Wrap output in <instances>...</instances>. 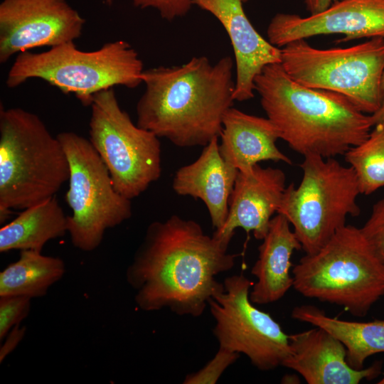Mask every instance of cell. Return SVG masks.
Segmentation results:
<instances>
[{
  "label": "cell",
  "instance_id": "1",
  "mask_svg": "<svg viewBox=\"0 0 384 384\" xmlns=\"http://www.w3.org/2000/svg\"><path fill=\"white\" fill-rule=\"evenodd\" d=\"M229 244L177 215L152 222L126 273L139 308L201 316L224 290L216 277L234 267L237 255L228 252Z\"/></svg>",
  "mask_w": 384,
  "mask_h": 384
},
{
  "label": "cell",
  "instance_id": "2",
  "mask_svg": "<svg viewBox=\"0 0 384 384\" xmlns=\"http://www.w3.org/2000/svg\"><path fill=\"white\" fill-rule=\"evenodd\" d=\"M234 60L213 64L206 56L144 70L145 90L137 104V124L178 147L205 146L219 138L233 106Z\"/></svg>",
  "mask_w": 384,
  "mask_h": 384
},
{
  "label": "cell",
  "instance_id": "3",
  "mask_svg": "<svg viewBox=\"0 0 384 384\" xmlns=\"http://www.w3.org/2000/svg\"><path fill=\"white\" fill-rule=\"evenodd\" d=\"M254 86L279 139L303 156L344 155L363 142L373 127L371 114L348 98L297 82L280 63L265 66L255 78Z\"/></svg>",
  "mask_w": 384,
  "mask_h": 384
},
{
  "label": "cell",
  "instance_id": "4",
  "mask_svg": "<svg viewBox=\"0 0 384 384\" xmlns=\"http://www.w3.org/2000/svg\"><path fill=\"white\" fill-rule=\"evenodd\" d=\"M64 149L41 118L19 107L0 110V215L55 196L68 181Z\"/></svg>",
  "mask_w": 384,
  "mask_h": 384
},
{
  "label": "cell",
  "instance_id": "5",
  "mask_svg": "<svg viewBox=\"0 0 384 384\" xmlns=\"http://www.w3.org/2000/svg\"><path fill=\"white\" fill-rule=\"evenodd\" d=\"M293 287L305 297L366 316L384 295V266L360 228L346 225L292 267Z\"/></svg>",
  "mask_w": 384,
  "mask_h": 384
},
{
  "label": "cell",
  "instance_id": "6",
  "mask_svg": "<svg viewBox=\"0 0 384 384\" xmlns=\"http://www.w3.org/2000/svg\"><path fill=\"white\" fill-rule=\"evenodd\" d=\"M143 71L139 53L125 41L107 42L92 51L80 50L71 41L44 52L18 53L6 84L14 88L29 79H41L90 106L94 95L102 90L117 85L137 87L143 82Z\"/></svg>",
  "mask_w": 384,
  "mask_h": 384
},
{
  "label": "cell",
  "instance_id": "7",
  "mask_svg": "<svg viewBox=\"0 0 384 384\" xmlns=\"http://www.w3.org/2000/svg\"><path fill=\"white\" fill-rule=\"evenodd\" d=\"M300 183L287 186L277 213L289 222L306 254L324 246L344 227L348 215L358 216L360 193L353 169L335 157L304 156Z\"/></svg>",
  "mask_w": 384,
  "mask_h": 384
},
{
  "label": "cell",
  "instance_id": "8",
  "mask_svg": "<svg viewBox=\"0 0 384 384\" xmlns=\"http://www.w3.org/2000/svg\"><path fill=\"white\" fill-rule=\"evenodd\" d=\"M281 51L280 64L297 82L343 95L368 114L381 107L384 38L327 49L314 48L306 39H299L285 45Z\"/></svg>",
  "mask_w": 384,
  "mask_h": 384
},
{
  "label": "cell",
  "instance_id": "9",
  "mask_svg": "<svg viewBox=\"0 0 384 384\" xmlns=\"http://www.w3.org/2000/svg\"><path fill=\"white\" fill-rule=\"evenodd\" d=\"M70 169L69 188L65 199L72 210L68 233L73 245L92 251L105 231L120 225L132 215L131 200L114 188L109 171L87 139L73 132L59 133Z\"/></svg>",
  "mask_w": 384,
  "mask_h": 384
},
{
  "label": "cell",
  "instance_id": "10",
  "mask_svg": "<svg viewBox=\"0 0 384 384\" xmlns=\"http://www.w3.org/2000/svg\"><path fill=\"white\" fill-rule=\"evenodd\" d=\"M90 107L89 139L115 189L129 200L138 197L161 176L159 138L132 122L113 87L95 94Z\"/></svg>",
  "mask_w": 384,
  "mask_h": 384
},
{
  "label": "cell",
  "instance_id": "11",
  "mask_svg": "<svg viewBox=\"0 0 384 384\" xmlns=\"http://www.w3.org/2000/svg\"><path fill=\"white\" fill-rule=\"evenodd\" d=\"M224 290L208 302L219 348L245 355L262 371L282 366L289 353V335L250 299L253 282L243 274L223 281Z\"/></svg>",
  "mask_w": 384,
  "mask_h": 384
},
{
  "label": "cell",
  "instance_id": "12",
  "mask_svg": "<svg viewBox=\"0 0 384 384\" xmlns=\"http://www.w3.org/2000/svg\"><path fill=\"white\" fill-rule=\"evenodd\" d=\"M85 19L67 0H3L0 4V63L37 47L80 38Z\"/></svg>",
  "mask_w": 384,
  "mask_h": 384
},
{
  "label": "cell",
  "instance_id": "13",
  "mask_svg": "<svg viewBox=\"0 0 384 384\" xmlns=\"http://www.w3.org/2000/svg\"><path fill=\"white\" fill-rule=\"evenodd\" d=\"M343 34L338 42L384 38V0H339L306 17L278 13L267 29L268 41L277 48L319 35Z\"/></svg>",
  "mask_w": 384,
  "mask_h": 384
},
{
  "label": "cell",
  "instance_id": "14",
  "mask_svg": "<svg viewBox=\"0 0 384 384\" xmlns=\"http://www.w3.org/2000/svg\"><path fill=\"white\" fill-rule=\"evenodd\" d=\"M286 188V176L280 169L257 164L247 171H238L228 217L213 235L230 243L235 229L242 228L262 240L274 214L277 213Z\"/></svg>",
  "mask_w": 384,
  "mask_h": 384
},
{
  "label": "cell",
  "instance_id": "15",
  "mask_svg": "<svg viewBox=\"0 0 384 384\" xmlns=\"http://www.w3.org/2000/svg\"><path fill=\"white\" fill-rule=\"evenodd\" d=\"M249 0H192L193 4L210 13L223 25L233 49L236 68L235 101L254 97L255 78L265 66L281 63V48L265 40L247 18L243 5Z\"/></svg>",
  "mask_w": 384,
  "mask_h": 384
},
{
  "label": "cell",
  "instance_id": "16",
  "mask_svg": "<svg viewBox=\"0 0 384 384\" xmlns=\"http://www.w3.org/2000/svg\"><path fill=\"white\" fill-rule=\"evenodd\" d=\"M289 335V353L282 366L297 372L309 384H358L381 372L382 364L360 370L346 361L344 345L319 326Z\"/></svg>",
  "mask_w": 384,
  "mask_h": 384
},
{
  "label": "cell",
  "instance_id": "17",
  "mask_svg": "<svg viewBox=\"0 0 384 384\" xmlns=\"http://www.w3.org/2000/svg\"><path fill=\"white\" fill-rule=\"evenodd\" d=\"M219 138L212 140L198 159L175 173L172 188L179 196L201 200L208 211L215 230L228 217L229 201L238 170L228 164L219 151Z\"/></svg>",
  "mask_w": 384,
  "mask_h": 384
},
{
  "label": "cell",
  "instance_id": "18",
  "mask_svg": "<svg viewBox=\"0 0 384 384\" xmlns=\"http://www.w3.org/2000/svg\"><path fill=\"white\" fill-rule=\"evenodd\" d=\"M219 139L223 159L240 171L262 161L292 164L291 159L278 149L279 132L267 117L249 114L232 107L224 115Z\"/></svg>",
  "mask_w": 384,
  "mask_h": 384
},
{
  "label": "cell",
  "instance_id": "19",
  "mask_svg": "<svg viewBox=\"0 0 384 384\" xmlns=\"http://www.w3.org/2000/svg\"><path fill=\"white\" fill-rule=\"evenodd\" d=\"M290 225L283 215L277 213L258 247V258L251 270L257 281L250 292L255 304L277 302L293 287L292 256L294 251L302 249V245Z\"/></svg>",
  "mask_w": 384,
  "mask_h": 384
},
{
  "label": "cell",
  "instance_id": "20",
  "mask_svg": "<svg viewBox=\"0 0 384 384\" xmlns=\"http://www.w3.org/2000/svg\"><path fill=\"white\" fill-rule=\"evenodd\" d=\"M297 321L324 329L345 346L346 361L355 369L363 368L372 355L384 353V320L351 321L329 316L318 307L304 304L295 306L291 314Z\"/></svg>",
  "mask_w": 384,
  "mask_h": 384
},
{
  "label": "cell",
  "instance_id": "21",
  "mask_svg": "<svg viewBox=\"0 0 384 384\" xmlns=\"http://www.w3.org/2000/svg\"><path fill=\"white\" fill-rule=\"evenodd\" d=\"M68 233V215L54 196L23 209L0 229V252L31 250L41 252L45 244Z\"/></svg>",
  "mask_w": 384,
  "mask_h": 384
},
{
  "label": "cell",
  "instance_id": "22",
  "mask_svg": "<svg viewBox=\"0 0 384 384\" xmlns=\"http://www.w3.org/2000/svg\"><path fill=\"white\" fill-rule=\"evenodd\" d=\"M65 270L59 257L46 256L36 250H21L18 260L0 273V297H43Z\"/></svg>",
  "mask_w": 384,
  "mask_h": 384
},
{
  "label": "cell",
  "instance_id": "23",
  "mask_svg": "<svg viewBox=\"0 0 384 384\" xmlns=\"http://www.w3.org/2000/svg\"><path fill=\"white\" fill-rule=\"evenodd\" d=\"M344 156L356 174L361 194L370 195L383 187L384 125L374 126L368 137Z\"/></svg>",
  "mask_w": 384,
  "mask_h": 384
},
{
  "label": "cell",
  "instance_id": "24",
  "mask_svg": "<svg viewBox=\"0 0 384 384\" xmlns=\"http://www.w3.org/2000/svg\"><path fill=\"white\" fill-rule=\"evenodd\" d=\"M240 357V354L219 348L214 356L198 371L187 375L185 384H215L223 372Z\"/></svg>",
  "mask_w": 384,
  "mask_h": 384
},
{
  "label": "cell",
  "instance_id": "25",
  "mask_svg": "<svg viewBox=\"0 0 384 384\" xmlns=\"http://www.w3.org/2000/svg\"><path fill=\"white\" fill-rule=\"evenodd\" d=\"M31 298L24 296L0 297V339H4L11 328L28 315Z\"/></svg>",
  "mask_w": 384,
  "mask_h": 384
},
{
  "label": "cell",
  "instance_id": "26",
  "mask_svg": "<svg viewBox=\"0 0 384 384\" xmlns=\"http://www.w3.org/2000/svg\"><path fill=\"white\" fill-rule=\"evenodd\" d=\"M360 229L384 266V198L373 204L369 218Z\"/></svg>",
  "mask_w": 384,
  "mask_h": 384
},
{
  "label": "cell",
  "instance_id": "27",
  "mask_svg": "<svg viewBox=\"0 0 384 384\" xmlns=\"http://www.w3.org/2000/svg\"><path fill=\"white\" fill-rule=\"evenodd\" d=\"M133 5L141 9H156L161 18L171 21L177 17L187 14L191 9L192 0H132Z\"/></svg>",
  "mask_w": 384,
  "mask_h": 384
},
{
  "label": "cell",
  "instance_id": "28",
  "mask_svg": "<svg viewBox=\"0 0 384 384\" xmlns=\"http://www.w3.org/2000/svg\"><path fill=\"white\" fill-rule=\"evenodd\" d=\"M18 325L19 324L14 326V329L6 336V341L4 342L0 350L1 362H2L6 356L16 347L23 337L26 331L25 328H20Z\"/></svg>",
  "mask_w": 384,
  "mask_h": 384
},
{
  "label": "cell",
  "instance_id": "29",
  "mask_svg": "<svg viewBox=\"0 0 384 384\" xmlns=\"http://www.w3.org/2000/svg\"><path fill=\"white\" fill-rule=\"evenodd\" d=\"M339 0H304L306 9L310 14L323 11Z\"/></svg>",
  "mask_w": 384,
  "mask_h": 384
},
{
  "label": "cell",
  "instance_id": "30",
  "mask_svg": "<svg viewBox=\"0 0 384 384\" xmlns=\"http://www.w3.org/2000/svg\"><path fill=\"white\" fill-rule=\"evenodd\" d=\"M382 90L383 93V100L380 110L371 114L373 127L377 124H383L384 125V73L382 78Z\"/></svg>",
  "mask_w": 384,
  "mask_h": 384
},
{
  "label": "cell",
  "instance_id": "31",
  "mask_svg": "<svg viewBox=\"0 0 384 384\" xmlns=\"http://www.w3.org/2000/svg\"><path fill=\"white\" fill-rule=\"evenodd\" d=\"M103 4H105V5L108 6H110L112 5L113 4V0H102Z\"/></svg>",
  "mask_w": 384,
  "mask_h": 384
},
{
  "label": "cell",
  "instance_id": "32",
  "mask_svg": "<svg viewBox=\"0 0 384 384\" xmlns=\"http://www.w3.org/2000/svg\"><path fill=\"white\" fill-rule=\"evenodd\" d=\"M378 384H384V376L383 377L382 379L380 380L379 382H378Z\"/></svg>",
  "mask_w": 384,
  "mask_h": 384
}]
</instances>
